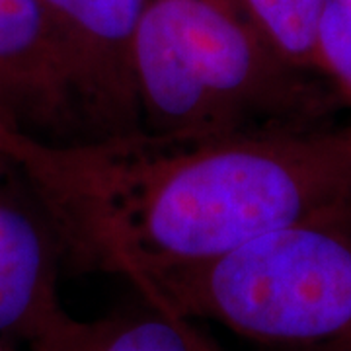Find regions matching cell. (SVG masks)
<instances>
[{
    "label": "cell",
    "mask_w": 351,
    "mask_h": 351,
    "mask_svg": "<svg viewBox=\"0 0 351 351\" xmlns=\"http://www.w3.org/2000/svg\"><path fill=\"white\" fill-rule=\"evenodd\" d=\"M63 262L129 279L215 262L277 228L351 209V121L271 135L73 143L0 131Z\"/></svg>",
    "instance_id": "obj_1"
},
{
    "label": "cell",
    "mask_w": 351,
    "mask_h": 351,
    "mask_svg": "<svg viewBox=\"0 0 351 351\" xmlns=\"http://www.w3.org/2000/svg\"><path fill=\"white\" fill-rule=\"evenodd\" d=\"M135 84L143 131L252 137L324 125L339 101L324 76L285 61L242 10L219 0H149Z\"/></svg>",
    "instance_id": "obj_2"
},
{
    "label": "cell",
    "mask_w": 351,
    "mask_h": 351,
    "mask_svg": "<svg viewBox=\"0 0 351 351\" xmlns=\"http://www.w3.org/2000/svg\"><path fill=\"white\" fill-rule=\"evenodd\" d=\"M143 299L263 346L351 339V209L267 232L215 262L135 283Z\"/></svg>",
    "instance_id": "obj_3"
},
{
    "label": "cell",
    "mask_w": 351,
    "mask_h": 351,
    "mask_svg": "<svg viewBox=\"0 0 351 351\" xmlns=\"http://www.w3.org/2000/svg\"><path fill=\"white\" fill-rule=\"evenodd\" d=\"M63 55L86 141L143 131L133 49L149 0H39Z\"/></svg>",
    "instance_id": "obj_4"
},
{
    "label": "cell",
    "mask_w": 351,
    "mask_h": 351,
    "mask_svg": "<svg viewBox=\"0 0 351 351\" xmlns=\"http://www.w3.org/2000/svg\"><path fill=\"white\" fill-rule=\"evenodd\" d=\"M0 115L12 129L41 141L86 138L39 0H0Z\"/></svg>",
    "instance_id": "obj_5"
},
{
    "label": "cell",
    "mask_w": 351,
    "mask_h": 351,
    "mask_svg": "<svg viewBox=\"0 0 351 351\" xmlns=\"http://www.w3.org/2000/svg\"><path fill=\"white\" fill-rule=\"evenodd\" d=\"M10 180L0 158V339L29 346L66 313L57 287L64 262L38 203L24 186L10 188Z\"/></svg>",
    "instance_id": "obj_6"
},
{
    "label": "cell",
    "mask_w": 351,
    "mask_h": 351,
    "mask_svg": "<svg viewBox=\"0 0 351 351\" xmlns=\"http://www.w3.org/2000/svg\"><path fill=\"white\" fill-rule=\"evenodd\" d=\"M27 351H219L191 318L145 299V306L98 320L64 313Z\"/></svg>",
    "instance_id": "obj_7"
},
{
    "label": "cell",
    "mask_w": 351,
    "mask_h": 351,
    "mask_svg": "<svg viewBox=\"0 0 351 351\" xmlns=\"http://www.w3.org/2000/svg\"><path fill=\"white\" fill-rule=\"evenodd\" d=\"M324 2L326 0H239L244 16L262 38L285 61L311 73H318L316 36Z\"/></svg>",
    "instance_id": "obj_8"
},
{
    "label": "cell",
    "mask_w": 351,
    "mask_h": 351,
    "mask_svg": "<svg viewBox=\"0 0 351 351\" xmlns=\"http://www.w3.org/2000/svg\"><path fill=\"white\" fill-rule=\"evenodd\" d=\"M316 69L351 112V0H326L316 36Z\"/></svg>",
    "instance_id": "obj_9"
},
{
    "label": "cell",
    "mask_w": 351,
    "mask_h": 351,
    "mask_svg": "<svg viewBox=\"0 0 351 351\" xmlns=\"http://www.w3.org/2000/svg\"><path fill=\"white\" fill-rule=\"evenodd\" d=\"M285 351H351V339H346V341H330V343H320V346H308V348Z\"/></svg>",
    "instance_id": "obj_10"
},
{
    "label": "cell",
    "mask_w": 351,
    "mask_h": 351,
    "mask_svg": "<svg viewBox=\"0 0 351 351\" xmlns=\"http://www.w3.org/2000/svg\"><path fill=\"white\" fill-rule=\"evenodd\" d=\"M0 351H18L14 348L10 341H6V339H0Z\"/></svg>",
    "instance_id": "obj_11"
},
{
    "label": "cell",
    "mask_w": 351,
    "mask_h": 351,
    "mask_svg": "<svg viewBox=\"0 0 351 351\" xmlns=\"http://www.w3.org/2000/svg\"><path fill=\"white\" fill-rule=\"evenodd\" d=\"M219 2H225V4H228V6H234V8H239V10H242L239 4V0H219ZM244 14V12H242Z\"/></svg>",
    "instance_id": "obj_12"
},
{
    "label": "cell",
    "mask_w": 351,
    "mask_h": 351,
    "mask_svg": "<svg viewBox=\"0 0 351 351\" xmlns=\"http://www.w3.org/2000/svg\"><path fill=\"white\" fill-rule=\"evenodd\" d=\"M6 127H10V125H8V123L4 121V117L0 115V131H2V129H6Z\"/></svg>",
    "instance_id": "obj_13"
}]
</instances>
